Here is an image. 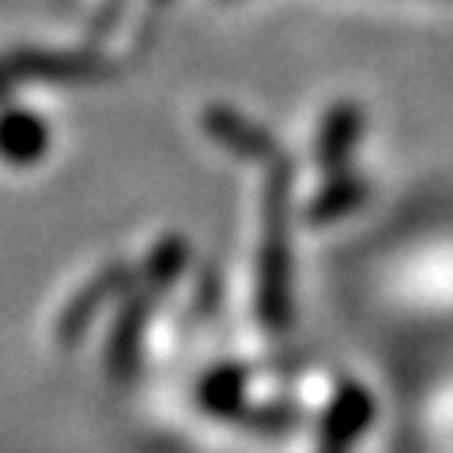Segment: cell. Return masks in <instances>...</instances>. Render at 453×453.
Listing matches in <instances>:
<instances>
[{
    "label": "cell",
    "mask_w": 453,
    "mask_h": 453,
    "mask_svg": "<svg viewBox=\"0 0 453 453\" xmlns=\"http://www.w3.org/2000/svg\"><path fill=\"white\" fill-rule=\"evenodd\" d=\"M42 144H46V133H42L38 118H27V113H16V118L0 121V155L12 163H31L42 155Z\"/></svg>",
    "instance_id": "obj_1"
}]
</instances>
